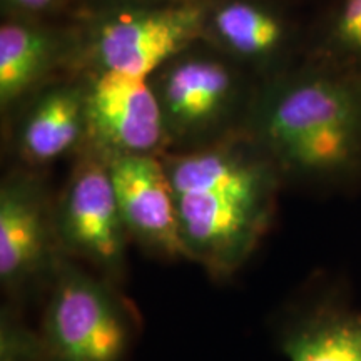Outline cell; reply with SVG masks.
<instances>
[{
    "mask_svg": "<svg viewBox=\"0 0 361 361\" xmlns=\"http://www.w3.org/2000/svg\"><path fill=\"white\" fill-rule=\"evenodd\" d=\"M246 134L281 176L284 191L361 192V78L351 72H279L259 84Z\"/></svg>",
    "mask_w": 361,
    "mask_h": 361,
    "instance_id": "obj_1",
    "label": "cell"
},
{
    "mask_svg": "<svg viewBox=\"0 0 361 361\" xmlns=\"http://www.w3.org/2000/svg\"><path fill=\"white\" fill-rule=\"evenodd\" d=\"M186 261L216 281L233 278L269 233L281 176L250 134L162 154Z\"/></svg>",
    "mask_w": 361,
    "mask_h": 361,
    "instance_id": "obj_2",
    "label": "cell"
},
{
    "mask_svg": "<svg viewBox=\"0 0 361 361\" xmlns=\"http://www.w3.org/2000/svg\"><path fill=\"white\" fill-rule=\"evenodd\" d=\"M142 322L123 286L64 256L45 293V361H133Z\"/></svg>",
    "mask_w": 361,
    "mask_h": 361,
    "instance_id": "obj_3",
    "label": "cell"
},
{
    "mask_svg": "<svg viewBox=\"0 0 361 361\" xmlns=\"http://www.w3.org/2000/svg\"><path fill=\"white\" fill-rule=\"evenodd\" d=\"M236 64L188 49L152 75L168 152L191 151L245 133L259 85L247 84Z\"/></svg>",
    "mask_w": 361,
    "mask_h": 361,
    "instance_id": "obj_4",
    "label": "cell"
},
{
    "mask_svg": "<svg viewBox=\"0 0 361 361\" xmlns=\"http://www.w3.org/2000/svg\"><path fill=\"white\" fill-rule=\"evenodd\" d=\"M47 171L8 166L0 179V288L24 306L45 296L64 252Z\"/></svg>",
    "mask_w": 361,
    "mask_h": 361,
    "instance_id": "obj_5",
    "label": "cell"
},
{
    "mask_svg": "<svg viewBox=\"0 0 361 361\" xmlns=\"http://www.w3.org/2000/svg\"><path fill=\"white\" fill-rule=\"evenodd\" d=\"M56 194V224L61 250L99 276L123 286L133 245L111 178L109 162L85 144Z\"/></svg>",
    "mask_w": 361,
    "mask_h": 361,
    "instance_id": "obj_6",
    "label": "cell"
},
{
    "mask_svg": "<svg viewBox=\"0 0 361 361\" xmlns=\"http://www.w3.org/2000/svg\"><path fill=\"white\" fill-rule=\"evenodd\" d=\"M206 19V11L196 4L121 7L90 30L82 64L87 72L151 79L204 34Z\"/></svg>",
    "mask_w": 361,
    "mask_h": 361,
    "instance_id": "obj_7",
    "label": "cell"
},
{
    "mask_svg": "<svg viewBox=\"0 0 361 361\" xmlns=\"http://www.w3.org/2000/svg\"><path fill=\"white\" fill-rule=\"evenodd\" d=\"M269 333L286 361H361V306L331 271L306 278L271 316Z\"/></svg>",
    "mask_w": 361,
    "mask_h": 361,
    "instance_id": "obj_8",
    "label": "cell"
},
{
    "mask_svg": "<svg viewBox=\"0 0 361 361\" xmlns=\"http://www.w3.org/2000/svg\"><path fill=\"white\" fill-rule=\"evenodd\" d=\"M87 144L106 157L168 152L164 121L151 79L85 72Z\"/></svg>",
    "mask_w": 361,
    "mask_h": 361,
    "instance_id": "obj_9",
    "label": "cell"
},
{
    "mask_svg": "<svg viewBox=\"0 0 361 361\" xmlns=\"http://www.w3.org/2000/svg\"><path fill=\"white\" fill-rule=\"evenodd\" d=\"M8 119L13 166L47 171L62 157L79 154L87 144L84 75L51 80L17 106Z\"/></svg>",
    "mask_w": 361,
    "mask_h": 361,
    "instance_id": "obj_10",
    "label": "cell"
},
{
    "mask_svg": "<svg viewBox=\"0 0 361 361\" xmlns=\"http://www.w3.org/2000/svg\"><path fill=\"white\" fill-rule=\"evenodd\" d=\"M106 159L133 245L157 259H186L173 184L162 156L135 154Z\"/></svg>",
    "mask_w": 361,
    "mask_h": 361,
    "instance_id": "obj_11",
    "label": "cell"
},
{
    "mask_svg": "<svg viewBox=\"0 0 361 361\" xmlns=\"http://www.w3.org/2000/svg\"><path fill=\"white\" fill-rule=\"evenodd\" d=\"M69 51L49 30L7 22L0 27V109L11 116L35 90L54 80Z\"/></svg>",
    "mask_w": 361,
    "mask_h": 361,
    "instance_id": "obj_12",
    "label": "cell"
},
{
    "mask_svg": "<svg viewBox=\"0 0 361 361\" xmlns=\"http://www.w3.org/2000/svg\"><path fill=\"white\" fill-rule=\"evenodd\" d=\"M206 29L229 59L273 78L271 66L284 44L283 24L273 11L255 0H228L206 19Z\"/></svg>",
    "mask_w": 361,
    "mask_h": 361,
    "instance_id": "obj_13",
    "label": "cell"
},
{
    "mask_svg": "<svg viewBox=\"0 0 361 361\" xmlns=\"http://www.w3.org/2000/svg\"><path fill=\"white\" fill-rule=\"evenodd\" d=\"M0 361H45L39 328L27 322L22 305L8 300L0 308Z\"/></svg>",
    "mask_w": 361,
    "mask_h": 361,
    "instance_id": "obj_14",
    "label": "cell"
},
{
    "mask_svg": "<svg viewBox=\"0 0 361 361\" xmlns=\"http://www.w3.org/2000/svg\"><path fill=\"white\" fill-rule=\"evenodd\" d=\"M333 42L340 56L361 59V0H346L333 30Z\"/></svg>",
    "mask_w": 361,
    "mask_h": 361,
    "instance_id": "obj_15",
    "label": "cell"
},
{
    "mask_svg": "<svg viewBox=\"0 0 361 361\" xmlns=\"http://www.w3.org/2000/svg\"><path fill=\"white\" fill-rule=\"evenodd\" d=\"M56 0H2L4 11L20 16H35L49 11Z\"/></svg>",
    "mask_w": 361,
    "mask_h": 361,
    "instance_id": "obj_16",
    "label": "cell"
},
{
    "mask_svg": "<svg viewBox=\"0 0 361 361\" xmlns=\"http://www.w3.org/2000/svg\"><path fill=\"white\" fill-rule=\"evenodd\" d=\"M123 2H128V6H149L151 0H123Z\"/></svg>",
    "mask_w": 361,
    "mask_h": 361,
    "instance_id": "obj_17",
    "label": "cell"
}]
</instances>
